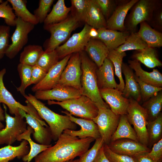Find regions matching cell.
Wrapping results in <instances>:
<instances>
[{"label":"cell","mask_w":162,"mask_h":162,"mask_svg":"<svg viewBox=\"0 0 162 162\" xmlns=\"http://www.w3.org/2000/svg\"><path fill=\"white\" fill-rule=\"evenodd\" d=\"M94 140L91 137L80 139L63 133L54 145L34 158V162H64L74 159L86 152Z\"/></svg>","instance_id":"cell-1"},{"label":"cell","mask_w":162,"mask_h":162,"mask_svg":"<svg viewBox=\"0 0 162 162\" xmlns=\"http://www.w3.org/2000/svg\"><path fill=\"white\" fill-rule=\"evenodd\" d=\"M80 53L82 71L81 80L82 95L91 99L98 109H110L100 94L96 73L98 67L88 57L84 50Z\"/></svg>","instance_id":"cell-2"},{"label":"cell","mask_w":162,"mask_h":162,"mask_svg":"<svg viewBox=\"0 0 162 162\" xmlns=\"http://www.w3.org/2000/svg\"><path fill=\"white\" fill-rule=\"evenodd\" d=\"M23 96L33 106L41 118L47 123L53 140L57 141L64 130H75L77 128L76 124L71 121L67 115L53 112L31 94H26Z\"/></svg>","instance_id":"cell-3"},{"label":"cell","mask_w":162,"mask_h":162,"mask_svg":"<svg viewBox=\"0 0 162 162\" xmlns=\"http://www.w3.org/2000/svg\"><path fill=\"white\" fill-rule=\"evenodd\" d=\"M162 2L160 0H138L126 17L124 24L126 31L130 33L136 32L139 24L144 22L148 23L154 11L162 6Z\"/></svg>","instance_id":"cell-4"},{"label":"cell","mask_w":162,"mask_h":162,"mask_svg":"<svg viewBox=\"0 0 162 162\" xmlns=\"http://www.w3.org/2000/svg\"><path fill=\"white\" fill-rule=\"evenodd\" d=\"M80 23L70 15L60 22L44 26V29L49 32L51 34L50 38L46 42L44 51H53L67 40L71 32L78 27Z\"/></svg>","instance_id":"cell-5"},{"label":"cell","mask_w":162,"mask_h":162,"mask_svg":"<svg viewBox=\"0 0 162 162\" xmlns=\"http://www.w3.org/2000/svg\"><path fill=\"white\" fill-rule=\"evenodd\" d=\"M47 103L49 105H58L72 116L88 120L96 117L99 110L91 99L83 95L63 101L49 100Z\"/></svg>","instance_id":"cell-6"},{"label":"cell","mask_w":162,"mask_h":162,"mask_svg":"<svg viewBox=\"0 0 162 162\" xmlns=\"http://www.w3.org/2000/svg\"><path fill=\"white\" fill-rule=\"evenodd\" d=\"M126 115L128 119L133 126L138 138L141 144L148 147V140L146 126L148 116L146 109L138 102L130 98Z\"/></svg>","instance_id":"cell-7"},{"label":"cell","mask_w":162,"mask_h":162,"mask_svg":"<svg viewBox=\"0 0 162 162\" xmlns=\"http://www.w3.org/2000/svg\"><path fill=\"white\" fill-rule=\"evenodd\" d=\"M82 73L80 52L73 53L55 87H70L79 90L81 93Z\"/></svg>","instance_id":"cell-8"},{"label":"cell","mask_w":162,"mask_h":162,"mask_svg":"<svg viewBox=\"0 0 162 162\" xmlns=\"http://www.w3.org/2000/svg\"><path fill=\"white\" fill-rule=\"evenodd\" d=\"M3 106L6 126L0 131V145H11L19 135L26 130L27 123L20 114L13 117L10 116L5 105L4 104Z\"/></svg>","instance_id":"cell-9"},{"label":"cell","mask_w":162,"mask_h":162,"mask_svg":"<svg viewBox=\"0 0 162 162\" xmlns=\"http://www.w3.org/2000/svg\"><path fill=\"white\" fill-rule=\"evenodd\" d=\"M98 109L97 115L92 120L97 124L104 143L107 145L117 127L120 115H116L110 109Z\"/></svg>","instance_id":"cell-10"},{"label":"cell","mask_w":162,"mask_h":162,"mask_svg":"<svg viewBox=\"0 0 162 162\" xmlns=\"http://www.w3.org/2000/svg\"><path fill=\"white\" fill-rule=\"evenodd\" d=\"M16 28L11 38V44H9L5 55L10 59L14 58L27 43L28 34L34 28L35 25L16 17Z\"/></svg>","instance_id":"cell-11"},{"label":"cell","mask_w":162,"mask_h":162,"mask_svg":"<svg viewBox=\"0 0 162 162\" xmlns=\"http://www.w3.org/2000/svg\"><path fill=\"white\" fill-rule=\"evenodd\" d=\"M91 27L85 23L80 32L74 34L63 44L56 49L59 59L73 53L84 50L87 43L91 38L89 32Z\"/></svg>","instance_id":"cell-12"},{"label":"cell","mask_w":162,"mask_h":162,"mask_svg":"<svg viewBox=\"0 0 162 162\" xmlns=\"http://www.w3.org/2000/svg\"><path fill=\"white\" fill-rule=\"evenodd\" d=\"M6 73V69L3 68L0 70V102L6 105L8 107L10 113L17 116L20 115L19 109H20L27 113L35 117L38 120L41 118L37 112L28 101L26 100V106L22 105L14 98L11 94L6 89L3 82V79Z\"/></svg>","instance_id":"cell-13"},{"label":"cell","mask_w":162,"mask_h":162,"mask_svg":"<svg viewBox=\"0 0 162 162\" xmlns=\"http://www.w3.org/2000/svg\"><path fill=\"white\" fill-rule=\"evenodd\" d=\"M99 91L102 98L113 112L120 116L127 114L129 99L122 95L121 92L112 88L100 89Z\"/></svg>","instance_id":"cell-14"},{"label":"cell","mask_w":162,"mask_h":162,"mask_svg":"<svg viewBox=\"0 0 162 162\" xmlns=\"http://www.w3.org/2000/svg\"><path fill=\"white\" fill-rule=\"evenodd\" d=\"M138 0H118L112 14L106 21V28L121 32L126 31L124 22L127 14Z\"/></svg>","instance_id":"cell-15"},{"label":"cell","mask_w":162,"mask_h":162,"mask_svg":"<svg viewBox=\"0 0 162 162\" xmlns=\"http://www.w3.org/2000/svg\"><path fill=\"white\" fill-rule=\"evenodd\" d=\"M62 112L67 115L71 121L79 125L81 127L79 130L66 129L64 130L63 133L80 139L91 137L95 140L101 138L98 126L92 120L75 117L67 111H62Z\"/></svg>","instance_id":"cell-16"},{"label":"cell","mask_w":162,"mask_h":162,"mask_svg":"<svg viewBox=\"0 0 162 162\" xmlns=\"http://www.w3.org/2000/svg\"><path fill=\"white\" fill-rule=\"evenodd\" d=\"M82 95L80 92L69 86H55L50 90L35 92L34 96L38 100H56L63 101L78 98Z\"/></svg>","instance_id":"cell-17"},{"label":"cell","mask_w":162,"mask_h":162,"mask_svg":"<svg viewBox=\"0 0 162 162\" xmlns=\"http://www.w3.org/2000/svg\"><path fill=\"white\" fill-rule=\"evenodd\" d=\"M71 55L66 56L52 66L47 72L43 79L32 87V91L35 92L53 88L58 82Z\"/></svg>","instance_id":"cell-18"},{"label":"cell","mask_w":162,"mask_h":162,"mask_svg":"<svg viewBox=\"0 0 162 162\" xmlns=\"http://www.w3.org/2000/svg\"><path fill=\"white\" fill-rule=\"evenodd\" d=\"M107 145L115 153L133 157L141 153L149 152L151 150L140 142L128 139H118L110 142Z\"/></svg>","instance_id":"cell-19"},{"label":"cell","mask_w":162,"mask_h":162,"mask_svg":"<svg viewBox=\"0 0 162 162\" xmlns=\"http://www.w3.org/2000/svg\"><path fill=\"white\" fill-rule=\"evenodd\" d=\"M19 111L20 114L25 118L26 123L33 130V136L35 141L40 144L51 145L52 139L49 127L43 126L36 118L22 110L19 109Z\"/></svg>","instance_id":"cell-20"},{"label":"cell","mask_w":162,"mask_h":162,"mask_svg":"<svg viewBox=\"0 0 162 162\" xmlns=\"http://www.w3.org/2000/svg\"><path fill=\"white\" fill-rule=\"evenodd\" d=\"M98 35L95 39L103 42L109 51L115 50L122 44L130 33L128 32H121L106 28L97 29Z\"/></svg>","instance_id":"cell-21"},{"label":"cell","mask_w":162,"mask_h":162,"mask_svg":"<svg viewBox=\"0 0 162 162\" xmlns=\"http://www.w3.org/2000/svg\"><path fill=\"white\" fill-rule=\"evenodd\" d=\"M122 72L124 76L125 81L122 92V95L128 99L132 98L139 103L141 100L140 87L133 70L127 64L123 63Z\"/></svg>","instance_id":"cell-22"},{"label":"cell","mask_w":162,"mask_h":162,"mask_svg":"<svg viewBox=\"0 0 162 162\" xmlns=\"http://www.w3.org/2000/svg\"><path fill=\"white\" fill-rule=\"evenodd\" d=\"M114 69L112 62L107 58L96 70L98 84L99 89L116 88L118 84L114 76Z\"/></svg>","instance_id":"cell-23"},{"label":"cell","mask_w":162,"mask_h":162,"mask_svg":"<svg viewBox=\"0 0 162 162\" xmlns=\"http://www.w3.org/2000/svg\"><path fill=\"white\" fill-rule=\"evenodd\" d=\"M129 66L135 72V75L142 82L154 86L162 87V74L157 69H154L152 72H149L143 70L141 63L135 60L128 61Z\"/></svg>","instance_id":"cell-24"},{"label":"cell","mask_w":162,"mask_h":162,"mask_svg":"<svg viewBox=\"0 0 162 162\" xmlns=\"http://www.w3.org/2000/svg\"><path fill=\"white\" fill-rule=\"evenodd\" d=\"M84 51L98 68L103 64L110 51L101 40L92 38H90L88 41Z\"/></svg>","instance_id":"cell-25"},{"label":"cell","mask_w":162,"mask_h":162,"mask_svg":"<svg viewBox=\"0 0 162 162\" xmlns=\"http://www.w3.org/2000/svg\"><path fill=\"white\" fill-rule=\"evenodd\" d=\"M28 142L23 140L17 146L9 145L0 148V162H10L16 158H22L30 151Z\"/></svg>","instance_id":"cell-26"},{"label":"cell","mask_w":162,"mask_h":162,"mask_svg":"<svg viewBox=\"0 0 162 162\" xmlns=\"http://www.w3.org/2000/svg\"><path fill=\"white\" fill-rule=\"evenodd\" d=\"M137 32L148 47L154 48L162 46V33L152 28L146 22L140 24Z\"/></svg>","instance_id":"cell-27"},{"label":"cell","mask_w":162,"mask_h":162,"mask_svg":"<svg viewBox=\"0 0 162 162\" xmlns=\"http://www.w3.org/2000/svg\"><path fill=\"white\" fill-rule=\"evenodd\" d=\"M33 132V130L28 125L26 130L19 135L16 139V140L18 141L26 140L30 145V151L28 153L22 158V160L24 162H30L33 158L52 146L51 144L46 145L35 143L31 137V134Z\"/></svg>","instance_id":"cell-28"},{"label":"cell","mask_w":162,"mask_h":162,"mask_svg":"<svg viewBox=\"0 0 162 162\" xmlns=\"http://www.w3.org/2000/svg\"><path fill=\"white\" fill-rule=\"evenodd\" d=\"M121 139H128L139 142L136 134L129 123L126 115L120 116L118 125L110 142Z\"/></svg>","instance_id":"cell-29"},{"label":"cell","mask_w":162,"mask_h":162,"mask_svg":"<svg viewBox=\"0 0 162 162\" xmlns=\"http://www.w3.org/2000/svg\"><path fill=\"white\" fill-rule=\"evenodd\" d=\"M131 57L133 59L138 61L149 68H154L162 65L154 48L148 47L143 50L136 51L132 55Z\"/></svg>","instance_id":"cell-30"},{"label":"cell","mask_w":162,"mask_h":162,"mask_svg":"<svg viewBox=\"0 0 162 162\" xmlns=\"http://www.w3.org/2000/svg\"><path fill=\"white\" fill-rule=\"evenodd\" d=\"M86 23L97 29L106 28V21L95 0H89V7Z\"/></svg>","instance_id":"cell-31"},{"label":"cell","mask_w":162,"mask_h":162,"mask_svg":"<svg viewBox=\"0 0 162 162\" xmlns=\"http://www.w3.org/2000/svg\"><path fill=\"white\" fill-rule=\"evenodd\" d=\"M70 10V7L66 6L64 0H58L45 20L44 26L56 24L64 20L68 17Z\"/></svg>","instance_id":"cell-32"},{"label":"cell","mask_w":162,"mask_h":162,"mask_svg":"<svg viewBox=\"0 0 162 162\" xmlns=\"http://www.w3.org/2000/svg\"><path fill=\"white\" fill-rule=\"evenodd\" d=\"M44 51L42 47L37 45H29L24 48L20 57V63L31 66L36 64Z\"/></svg>","instance_id":"cell-33"},{"label":"cell","mask_w":162,"mask_h":162,"mask_svg":"<svg viewBox=\"0 0 162 162\" xmlns=\"http://www.w3.org/2000/svg\"><path fill=\"white\" fill-rule=\"evenodd\" d=\"M11 5L14 10L15 14L25 22L34 25L37 24L38 22L34 14L31 13L26 8L27 1L25 0H7Z\"/></svg>","instance_id":"cell-34"},{"label":"cell","mask_w":162,"mask_h":162,"mask_svg":"<svg viewBox=\"0 0 162 162\" xmlns=\"http://www.w3.org/2000/svg\"><path fill=\"white\" fill-rule=\"evenodd\" d=\"M142 106L146 110L148 116V122L154 120L161 113L162 108V92L144 102Z\"/></svg>","instance_id":"cell-35"},{"label":"cell","mask_w":162,"mask_h":162,"mask_svg":"<svg viewBox=\"0 0 162 162\" xmlns=\"http://www.w3.org/2000/svg\"><path fill=\"white\" fill-rule=\"evenodd\" d=\"M126 55L125 52H119L115 50L110 51L107 57L112 62L115 74L119 80V83L116 89L122 92L125 85L122 74V66L123 58Z\"/></svg>","instance_id":"cell-36"},{"label":"cell","mask_w":162,"mask_h":162,"mask_svg":"<svg viewBox=\"0 0 162 162\" xmlns=\"http://www.w3.org/2000/svg\"><path fill=\"white\" fill-rule=\"evenodd\" d=\"M148 137V146L153 145L162 139V114L154 120L148 122L146 126Z\"/></svg>","instance_id":"cell-37"},{"label":"cell","mask_w":162,"mask_h":162,"mask_svg":"<svg viewBox=\"0 0 162 162\" xmlns=\"http://www.w3.org/2000/svg\"><path fill=\"white\" fill-rule=\"evenodd\" d=\"M148 47L137 32H135L130 33L124 43L115 50L123 52L130 50H141Z\"/></svg>","instance_id":"cell-38"},{"label":"cell","mask_w":162,"mask_h":162,"mask_svg":"<svg viewBox=\"0 0 162 162\" xmlns=\"http://www.w3.org/2000/svg\"><path fill=\"white\" fill-rule=\"evenodd\" d=\"M71 15L80 22L86 23L89 7V0H71Z\"/></svg>","instance_id":"cell-39"},{"label":"cell","mask_w":162,"mask_h":162,"mask_svg":"<svg viewBox=\"0 0 162 162\" xmlns=\"http://www.w3.org/2000/svg\"><path fill=\"white\" fill-rule=\"evenodd\" d=\"M32 68V66L21 63L17 66V69L21 84L17 88V90L23 96L26 94L25 91L26 88L31 85Z\"/></svg>","instance_id":"cell-40"},{"label":"cell","mask_w":162,"mask_h":162,"mask_svg":"<svg viewBox=\"0 0 162 162\" xmlns=\"http://www.w3.org/2000/svg\"><path fill=\"white\" fill-rule=\"evenodd\" d=\"M59 58L55 50L50 52L44 51L36 65L47 72L59 61Z\"/></svg>","instance_id":"cell-41"},{"label":"cell","mask_w":162,"mask_h":162,"mask_svg":"<svg viewBox=\"0 0 162 162\" xmlns=\"http://www.w3.org/2000/svg\"><path fill=\"white\" fill-rule=\"evenodd\" d=\"M9 3L7 0L0 3V18L4 20L7 26H15L16 17Z\"/></svg>","instance_id":"cell-42"},{"label":"cell","mask_w":162,"mask_h":162,"mask_svg":"<svg viewBox=\"0 0 162 162\" xmlns=\"http://www.w3.org/2000/svg\"><path fill=\"white\" fill-rule=\"evenodd\" d=\"M135 78L140 87L141 100L144 102L162 91V88L156 87L146 83L135 76Z\"/></svg>","instance_id":"cell-43"},{"label":"cell","mask_w":162,"mask_h":162,"mask_svg":"<svg viewBox=\"0 0 162 162\" xmlns=\"http://www.w3.org/2000/svg\"><path fill=\"white\" fill-rule=\"evenodd\" d=\"M104 143L101 138L96 139L92 147L80 156L77 162H93Z\"/></svg>","instance_id":"cell-44"},{"label":"cell","mask_w":162,"mask_h":162,"mask_svg":"<svg viewBox=\"0 0 162 162\" xmlns=\"http://www.w3.org/2000/svg\"><path fill=\"white\" fill-rule=\"evenodd\" d=\"M54 1V0H39L38 7L34 12L39 23L44 22Z\"/></svg>","instance_id":"cell-45"},{"label":"cell","mask_w":162,"mask_h":162,"mask_svg":"<svg viewBox=\"0 0 162 162\" xmlns=\"http://www.w3.org/2000/svg\"><path fill=\"white\" fill-rule=\"evenodd\" d=\"M107 21L111 16L118 4V0H95Z\"/></svg>","instance_id":"cell-46"},{"label":"cell","mask_w":162,"mask_h":162,"mask_svg":"<svg viewBox=\"0 0 162 162\" xmlns=\"http://www.w3.org/2000/svg\"><path fill=\"white\" fill-rule=\"evenodd\" d=\"M10 26L0 25V60L5 55L9 47Z\"/></svg>","instance_id":"cell-47"},{"label":"cell","mask_w":162,"mask_h":162,"mask_svg":"<svg viewBox=\"0 0 162 162\" xmlns=\"http://www.w3.org/2000/svg\"><path fill=\"white\" fill-rule=\"evenodd\" d=\"M103 148L105 156L110 162H136L133 157L113 152L105 143L103 145Z\"/></svg>","instance_id":"cell-48"},{"label":"cell","mask_w":162,"mask_h":162,"mask_svg":"<svg viewBox=\"0 0 162 162\" xmlns=\"http://www.w3.org/2000/svg\"><path fill=\"white\" fill-rule=\"evenodd\" d=\"M153 28L161 32L162 31V6L153 12L151 20L148 23Z\"/></svg>","instance_id":"cell-49"},{"label":"cell","mask_w":162,"mask_h":162,"mask_svg":"<svg viewBox=\"0 0 162 162\" xmlns=\"http://www.w3.org/2000/svg\"><path fill=\"white\" fill-rule=\"evenodd\" d=\"M47 72L37 65L32 66L31 85H36L40 82L46 76Z\"/></svg>","instance_id":"cell-50"},{"label":"cell","mask_w":162,"mask_h":162,"mask_svg":"<svg viewBox=\"0 0 162 162\" xmlns=\"http://www.w3.org/2000/svg\"><path fill=\"white\" fill-rule=\"evenodd\" d=\"M149 156L155 161H161L162 158V139L153 145Z\"/></svg>","instance_id":"cell-51"},{"label":"cell","mask_w":162,"mask_h":162,"mask_svg":"<svg viewBox=\"0 0 162 162\" xmlns=\"http://www.w3.org/2000/svg\"><path fill=\"white\" fill-rule=\"evenodd\" d=\"M148 152H144L139 154L133 157L136 162H161L155 161L148 155Z\"/></svg>","instance_id":"cell-52"},{"label":"cell","mask_w":162,"mask_h":162,"mask_svg":"<svg viewBox=\"0 0 162 162\" xmlns=\"http://www.w3.org/2000/svg\"><path fill=\"white\" fill-rule=\"evenodd\" d=\"M93 162H110L104 154L103 145L100 149Z\"/></svg>","instance_id":"cell-53"},{"label":"cell","mask_w":162,"mask_h":162,"mask_svg":"<svg viewBox=\"0 0 162 162\" xmlns=\"http://www.w3.org/2000/svg\"><path fill=\"white\" fill-rule=\"evenodd\" d=\"M89 35L91 38L95 39L98 35L97 29L91 27L89 32Z\"/></svg>","instance_id":"cell-54"},{"label":"cell","mask_w":162,"mask_h":162,"mask_svg":"<svg viewBox=\"0 0 162 162\" xmlns=\"http://www.w3.org/2000/svg\"><path fill=\"white\" fill-rule=\"evenodd\" d=\"M5 120L4 111H0V131L4 128V126L2 123V122L4 121Z\"/></svg>","instance_id":"cell-55"},{"label":"cell","mask_w":162,"mask_h":162,"mask_svg":"<svg viewBox=\"0 0 162 162\" xmlns=\"http://www.w3.org/2000/svg\"><path fill=\"white\" fill-rule=\"evenodd\" d=\"M78 160V159H73L64 162H77Z\"/></svg>","instance_id":"cell-56"},{"label":"cell","mask_w":162,"mask_h":162,"mask_svg":"<svg viewBox=\"0 0 162 162\" xmlns=\"http://www.w3.org/2000/svg\"><path fill=\"white\" fill-rule=\"evenodd\" d=\"M1 103L0 102V111H2V112H4V110L2 109V107H1Z\"/></svg>","instance_id":"cell-57"},{"label":"cell","mask_w":162,"mask_h":162,"mask_svg":"<svg viewBox=\"0 0 162 162\" xmlns=\"http://www.w3.org/2000/svg\"><path fill=\"white\" fill-rule=\"evenodd\" d=\"M3 1L2 0H0V3H2Z\"/></svg>","instance_id":"cell-58"}]
</instances>
